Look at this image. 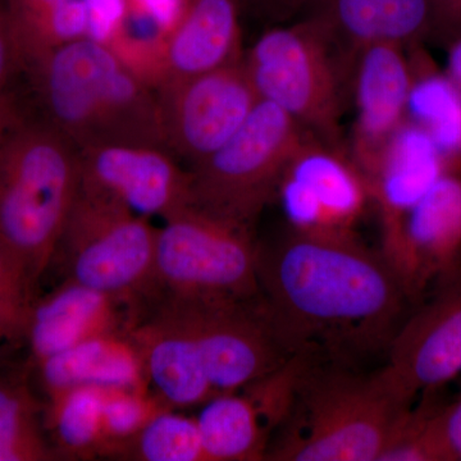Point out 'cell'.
Listing matches in <instances>:
<instances>
[{
	"mask_svg": "<svg viewBox=\"0 0 461 461\" xmlns=\"http://www.w3.org/2000/svg\"><path fill=\"white\" fill-rule=\"evenodd\" d=\"M260 302L291 355L320 348L336 357L390 344L411 297L393 267L348 235L290 229L258 245Z\"/></svg>",
	"mask_w": 461,
	"mask_h": 461,
	"instance_id": "cell-1",
	"label": "cell"
},
{
	"mask_svg": "<svg viewBox=\"0 0 461 461\" xmlns=\"http://www.w3.org/2000/svg\"><path fill=\"white\" fill-rule=\"evenodd\" d=\"M44 115L76 147L165 148L156 90L107 45L83 39L50 51L26 69Z\"/></svg>",
	"mask_w": 461,
	"mask_h": 461,
	"instance_id": "cell-2",
	"label": "cell"
},
{
	"mask_svg": "<svg viewBox=\"0 0 461 461\" xmlns=\"http://www.w3.org/2000/svg\"><path fill=\"white\" fill-rule=\"evenodd\" d=\"M81 186L80 149L27 115L0 145V240L39 287Z\"/></svg>",
	"mask_w": 461,
	"mask_h": 461,
	"instance_id": "cell-3",
	"label": "cell"
},
{
	"mask_svg": "<svg viewBox=\"0 0 461 461\" xmlns=\"http://www.w3.org/2000/svg\"><path fill=\"white\" fill-rule=\"evenodd\" d=\"M317 364L313 354L267 459L379 461L397 420L411 406L393 396L378 372L360 375Z\"/></svg>",
	"mask_w": 461,
	"mask_h": 461,
	"instance_id": "cell-4",
	"label": "cell"
},
{
	"mask_svg": "<svg viewBox=\"0 0 461 461\" xmlns=\"http://www.w3.org/2000/svg\"><path fill=\"white\" fill-rule=\"evenodd\" d=\"M258 95L280 107L306 132L341 145L348 76L312 18L266 30L242 57Z\"/></svg>",
	"mask_w": 461,
	"mask_h": 461,
	"instance_id": "cell-5",
	"label": "cell"
},
{
	"mask_svg": "<svg viewBox=\"0 0 461 461\" xmlns=\"http://www.w3.org/2000/svg\"><path fill=\"white\" fill-rule=\"evenodd\" d=\"M157 230L149 218L80 186L50 269L136 311L153 286Z\"/></svg>",
	"mask_w": 461,
	"mask_h": 461,
	"instance_id": "cell-6",
	"label": "cell"
},
{
	"mask_svg": "<svg viewBox=\"0 0 461 461\" xmlns=\"http://www.w3.org/2000/svg\"><path fill=\"white\" fill-rule=\"evenodd\" d=\"M306 135L286 112L260 99L222 148L189 168L191 205L250 227L277 196L282 176Z\"/></svg>",
	"mask_w": 461,
	"mask_h": 461,
	"instance_id": "cell-7",
	"label": "cell"
},
{
	"mask_svg": "<svg viewBox=\"0 0 461 461\" xmlns=\"http://www.w3.org/2000/svg\"><path fill=\"white\" fill-rule=\"evenodd\" d=\"M257 300L258 244L250 227L189 205L157 230L149 297ZM145 299V300H147Z\"/></svg>",
	"mask_w": 461,
	"mask_h": 461,
	"instance_id": "cell-8",
	"label": "cell"
},
{
	"mask_svg": "<svg viewBox=\"0 0 461 461\" xmlns=\"http://www.w3.org/2000/svg\"><path fill=\"white\" fill-rule=\"evenodd\" d=\"M154 306L195 342L215 393H238L277 371L294 355L276 336L262 302L154 296Z\"/></svg>",
	"mask_w": 461,
	"mask_h": 461,
	"instance_id": "cell-9",
	"label": "cell"
},
{
	"mask_svg": "<svg viewBox=\"0 0 461 461\" xmlns=\"http://www.w3.org/2000/svg\"><path fill=\"white\" fill-rule=\"evenodd\" d=\"M156 93L167 148L190 168L222 148L260 100L242 60L166 81Z\"/></svg>",
	"mask_w": 461,
	"mask_h": 461,
	"instance_id": "cell-10",
	"label": "cell"
},
{
	"mask_svg": "<svg viewBox=\"0 0 461 461\" xmlns=\"http://www.w3.org/2000/svg\"><path fill=\"white\" fill-rule=\"evenodd\" d=\"M387 348L386 366L378 373L403 405L461 377V268L437 282Z\"/></svg>",
	"mask_w": 461,
	"mask_h": 461,
	"instance_id": "cell-11",
	"label": "cell"
},
{
	"mask_svg": "<svg viewBox=\"0 0 461 461\" xmlns=\"http://www.w3.org/2000/svg\"><path fill=\"white\" fill-rule=\"evenodd\" d=\"M277 196L290 229L348 235L369 203L366 176L341 145L308 133L282 176Z\"/></svg>",
	"mask_w": 461,
	"mask_h": 461,
	"instance_id": "cell-12",
	"label": "cell"
},
{
	"mask_svg": "<svg viewBox=\"0 0 461 461\" xmlns=\"http://www.w3.org/2000/svg\"><path fill=\"white\" fill-rule=\"evenodd\" d=\"M81 189L163 220L191 205L189 169L165 148L109 145L80 150Z\"/></svg>",
	"mask_w": 461,
	"mask_h": 461,
	"instance_id": "cell-13",
	"label": "cell"
},
{
	"mask_svg": "<svg viewBox=\"0 0 461 461\" xmlns=\"http://www.w3.org/2000/svg\"><path fill=\"white\" fill-rule=\"evenodd\" d=\"M406 51L397 44L375 42L357 50L348 65V91L357 111L348 153L364 176L408 120L412 72Z\"/></svg>",
	"mask_w": 461,
	"mask_h": 461,
	"instance_id": "cell-14",
	"label": "cell"
},
{
	"mask_svg": "<svg viewBox=\"0 0 461 461\" xmlns=\"http://www.w3.org/2000/svg\"><path fill=\"white\" fill-rule=\"evenodd\" d=\"M461 268V169L442 173L403 223L395 271L411 302Z\"/></svg>",
	"mask_w": 461,
	"mask_h": 461,
	"instance_id": "cell-15",
	"label": "cell"
},
{
	"mask_svg": "<svg viewBox=\"0 0 461 461\" xmlns=\"http://www.w3.org/2000/svg\"><path fill=\"white\" fill-rule=\"evenodd\" d=\"M447 169L450 167L432 139L406 120L366 173L371 200L381 221V253L391 266L399 256L409 212Z\"/></svg>",
	"mask_w": 461,
	"mask_h": 461,
	"instance_id": "cell-16",
	"label": "cell"
},
{
	"mask_svg": "<svg viewBox=\"0 0 461 461\" xmlns=\"http://www.w3.org/2000/svg\"><path fill=\"white\" fill-rule=\"evenodd\" d=\"M300 16L320 26L346 74L366 45L391 42L409 50L437 33L435 0H311Z\"/></svg>",
	"mask_w": 461,
	"mask_h": 461,
	"instance_id": "cell-17",
	"label": "cell"
},
{
	"mask_svg": "<svg viewBox=\"0 0 461 461\" xmlns=\"http://www.w3.org/2000/svg\"><path fill=\"white\" fill-rule=\"evenodd\" d=\"M135 318L129 303L71 281L36 297L23 344L35 364L74 346L111 333L127 332Z\"/></svg>",
	"mask_w": 461,
	"mask_h": 461,
	"instance_id": "cell-18",
	"label": "cell"
},
{
	"mask_svg": "<svg viewBox=\"0 0 461 461\" xmlns=\"http://www.w3.org/2000/svg\"><path fill=\"white\" fill-rule=\"evenodd\" d=\"M149 387L167 406L191 408L217 395L195 342L180 324L154 306H140L129 329Z\"/></svg>",
	"mask_w": 461,
	"mask_h": 461,
	"instance_id": "cell-19",
	"label": "cell"
},
{
	"mask_svg": "<svg viewBox=\"0 0 461 461\" xmlns=\"http://www.w3.org/2000/svg\"><path fill=\"white\" fill-rule=\"evenodd\" d=\"M241 12L240 0H186L167 44L162 84L242 60Z\"/></svg>",
	"mask_w": 461,
	"mask_h": 461,
	"instance_id": "cell-20",
	"label": "cell"
},
{
	"mask_svg": "<svg viewBox=\"0 0 461 461\" xmlns=\"http://www.w3.org/2000/svg\"><path fill=\"white\" fill-rule=\"evenodd\" d=\"M127 332L86 339L32 364L33 378L47 400L76 387L148 391L140 355Z\"/></svg>",
	"mask_w": 461,
	"mask_h": 461,
	"instance_id": "cell-21",
	"label": "cell"
},
{
	"mask_svg": "<svg viewBox=\"0 0 461 461\" xmlns=\"http://www.w3.org/2000/svg\"><path fill=\"white\" fill-rule=\"evenodd\" d=\"M23 342L0 344V461H51L58 455L45 429V402Z\"/></svg>",
	"mask_w": 461,
	"mask_h": 461,
	"instance_id": "cell-22",
	"label": "cell"
},
{
	"mask_svg": "<svg viewBox=\"0 0 461 461\" xmlns=\"http://www.w3.org/2000/svg\"><path fill=\"white\" fill-rule=\"evenodd\" d=\"M195 420L206 461L267 459L273 429L244 391L212 397Z\"/></svg>",
	"mask_w": 461,
	"mask_h": 461,
	"instance_id": "cell-23",
	"label": "cell"
},
{
	"mask_svg": "<svg viewBox=\"0 0 461 461\" xmlns=\"http://www.w3.org/2000/svg\"><path fill=\"white\" fill-rule=\"evenodd\" d=\"M408 51L412 72L408 120L432 139L450 168L461 169V91L420 45Z\"/></svg>",
	"mask_w": 461,
	"mask_h": 461,
	"instance_id": "cell-24",
	"label": "cell"
},
{
	"mask_svg": "<svg viewBox=\"0 0 461 461\" xmlns=\"http://www.w3.org/2000/svg\"><path fill=\"white\" fill-rule=\"evenodd\" d=\"M104 388L76 387L45 402V429L62 459H93L103 448Z\"/></svg>",
	"mask_w": 461,
	"mask_h": 461,
	"instance_id": "cell-25",
	"label": "cell"
},
{
	"mask_svg": "<svg viewBox=\"0 0 461 461\" xmlns=\"http://www.w3.org/2000/svg\"><path fill=\"white\" fill-rule=\"evenodd\" d=\"M113 457L136 461H206L195 418L176 414L172 409L158 412Z\"/></svg>",
	"mask_w": 461,
	"mask_h": 461,
	"instance_id": "cell-26",
	"label": "cell"
},
{
	"mask_svg": "<svg viewBox=\"0 0 461 461\" xmlns=\"http://www.w3.org/2000/svg\"><path fill=\"white\" fill-rule=\"evenodd\" d=\"M444 388L429 391L397 420L379 461H445L438 433Z\"/></svg>",
	"mask_w": 461,
	"mask_h": 461,
	"instance_id": "cell-27",
	"label": "cell"
},
{
	"mask_svg": "<svg viewBox=\"0 0 461 461\" xmlns=\"http://www.w3.org/2000/svg\"><path fill=\"white\" fill-rule=\"evenodd\" d=\"M167 409L171 408L149 391L104 390L100 456L113 457L123 442L135 436L154 415Z\"/></svg>",
	"mask_w": 461,
	"mask_h": 461,
	"instance_id": "cell-28",
	"label": "cell"
},
{
	"mask_svg": "<svg viewBox=\"0 0 461 461\" xmlns=\"http://www.w3.org/2000/svg\"><path fill=\"white\" fill-rule=\"evenodd\" d=\"M38 293L25 266L0 240V344L23 341Z\"/></svg>",
	"mask_w": 461,
	"mask_h": 461,
	"instance_id": "cell-29",
	"label": "cell"
},
{
	"mask_svg": "<svg viewBox=\"0 0 461 461\" xmlns=\"http://www.w3.org/2000/svg\"><path fill=\"white\" fill-rule=\"evenodd\" d=\"M26 71L25 57L5 0H0V91Z\"/></svg>",
	"mask_w": 461,
	"mask_h": 461,
	"instance_id": "cell-30",
	"label": "cell"
},
{
	"mask_svg": "<svg viewBox=\"0 0 461 461\" xmlns=\"http://www.w3.org/2000/svg\"><path fill=\"white\" fill-rule=\"evenodd\" d=\"M87 11V39L108 45L122 26L127 0H84Z\"/></svg>",
	"mask_w": 461,
	"mask_h": 461,
	"instance_id": "cell-31",
	"label": "cell"
},
{
	"mask_svg": "<svg viewBox=\"0 0 461 461\" xmlns=\"http://www.w3.org/2000/svg\"><path fill=\"white\" fill-rule=\"evenodd\" d=\"M438 433L445 461H461V386L453 397L445 396L442 400Z\"/></svg>",
	"mask_w": 461,
	"mask_h": 461,
	"instance_id": "cell-32",
	"label": "cell"
},
{
	"mask_svg": "<svg viewBox=\"0 0 461 461\" xmlns=\"http://www.w3.org/2000/svg\"><path fill=\"white\" fill-rule=\"evenodd\" d=\"M311 0H240L242 11L271 23H282L299 16Z\"/></svg>",
	"mask_w": 461,
	"mask_h": 461,
	"instance_id": "cell-33",
	"label": "cell"
},
{
	"mask_svg": "<svg viewBox=\"0 0 461 461\" xmlns=\"http://www.w3.org/2000/svg\"><path fill=\"white\" fill-rule=\"evenodd\" d=\"M26 117V108L20 96L11 89L0 91V145Z\"/></svg>",
	"mask_w": 461,
	"mask_h": 461,
	"instance_id": "cell-34",
	"label": "cell"
},
{
	"mask_svg": "<svg viewBox=\"0 0 461 461\" xmlns=\"http://www.w3.org/2000/svg\"><path fill=\"white\" fill-rule=\"evenodd\" d=\"M437 12L436 36L447 41L461 32V0H435Z\"/></svg>",
	"mask_w": 461,
	"mask_h": 461,
	"instance_id": "cell-35",
	"label": "cell"
},
{
	"mask_svg": "<svg viewBox=\"0 0 461 461\" xmlns=\"http://www.w3.org/2000/svg\"><path fill=\"white\" fill-rule=\"evenodd\" d=\"M447 42V66L446 75L461 91V32L455 33L446 41Z\"/></svg>",
	"mask_w": 461,
	"mask_h": 461,
	"instance_id": "cell-36",
	"label": "cell"
},
{
	"mask_svg": "<svg viewBox=\"0 0 461 461\" xmlns=\"http://www.w3.org/2000/svg\"><path fill=\"white\" fill-rule=\"evenodd\" d=\"M65 0H5L9 14H32L41 9L53 7Z\"/></svg>",
	"mask_w": 461,
	"mask_h": 461,
	"instance_id": "cell-37",
	"label": "cell"
}]
</instances>
